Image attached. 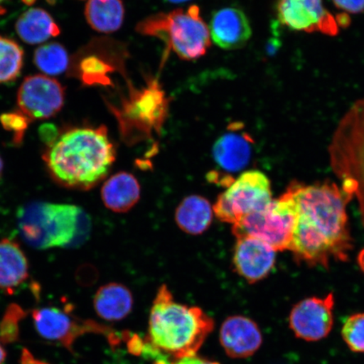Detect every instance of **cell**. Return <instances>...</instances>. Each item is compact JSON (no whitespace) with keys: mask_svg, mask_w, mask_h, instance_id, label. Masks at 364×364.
<instances>
[{"mask_svg":"<svg viewBox=\"0 0 364 364\" xmlns=\"http://www.w3.org/2000/svg\"><path fill=\"white\" fill-rule=\"evenodd\" d=\"M29 277V263L15 241L0 240V289L12 294Z\"/></svg>","mask_w":364,"mask_h":364,"instance_id":"cell-17","label":"cell"},{"mask_svg":"<svg viewBox=\"0 0 364 364\" xmlns=\"http://www.w3.org/2000/svg\"><path fill=\"white\" fill-rule=\"evenodd\" d=\"M34 63L41 72L48 75H58L67 70L70 58L67 50L58 43L41 46L34 53Z\"/></svg>","mask_w":364,"mask_h":364,"instance_id":"cell-23","label":"cell"},{"mask_svg":"<svg viewBox=\"0 0 364 364\" xmlns=\"http://www.w3.org/2000/svg\"><path fill=\"white\" fill-rule=\"evenodd\" d=\"M16 31L23 42L31 45L43 43L61 33L50 14L40 8L23 13L16 21Z\"/></svg>","mask_w":364,"mask_h":364,"instance_id":"cell-21","label":"cell"},{"mask_svg":"<svg viewBox=\"0 0 364 364\" xmlns=\"http://www.w3.org/2000/svg\"><path fill=\"white\" fill-rule=\"evenodd\" d=\"M213 208L207 198L192 195L185 198L176 210V222L182 231L192 235L204 233L210 227Z\"/></svg>","mask_w":364,"mask_h":364,"instance_id":"cell-20","label":"cell"},{"mask_svg":"<svg viewBox=\"0 0 364 364\" xmlns=\"http://www.w3.org/2000/svg\"><path fill=\"white\" fill-rule=\"evenodd\" d=\"M277 17L290 30L329 36L338 34L345 22L327 11L322 0H279Z\"/></svg>","mask_w":364,"mask_h":364,"instance_id":"cell-10","label":"cell"},{"mask_svg":"<svg viewBox=\"0 0 364 364\" xmlns=\"http://www.w3.org/2000/svg\"><path fill=\"white\" fill-rule=\"evenodd\" d=\"M209 31L213 42L225 50L242 48L252 35L247 16L234 7L223 8L213 13Z\"/></svg>","mask_w":364,"mask_h":364,"instance_id":"cell-16","label":"cell"},{"mask_svg":"<svg viewBox=\"0 0 364 364\" xmlns=\"http://www.w3.org/2000/svg\"><path fill=\"white\" fill-rule=\"evenodd\" d=\"M166 1L172 3V4H181V3H184V2L188 1V0H166Z\"/></svg>","mask_w":364,"mask_h":364,"instance_id":"cell-38","label":"cell"},{"mask_svg":"<svg viewBox=\"0 0 364 364\" xmlns=\"http://www.w3.org/2000/svg\"><path fill=\"white\" fill-rule=\"evenodd\" d=\"M358 262L359 267L364 272V249L361 250L358 257Z\"/></svg>","mask_w":364,"mask_h":364,"instance_id":"cell-34","label":"cell"},{"mask_svg":"<svg viewBox=\"0 0 364 364\" xmlns=\"http://www.w3.org/2000/svg\"><path fill=\"white\" fill-rule=\"evenodd\" d=\"M124 110L117 114L121 134L127 144H135L150 138L153 132L161 130L166 117L168 102L157 82L131 94Z\"/></svg>","mask_w":364,"mask_h":364,"instance_id":"cell-8","label":"cell"},{"mask_svg":"<svg viewBox=\"0 0 364 364\" xmlns=\"http://www.w3.org/2000/svg\"><path fill=\"white\" fill-rule=\"evenodd\" d=\"M97 315L107 321L124 320L132 311L134 297L124 284L111 283L101 287L94 297Z\"/></svg>","mask_w":364,"mask_h":364,"instance_id":"cell-19","label":"cell"},{"mask_svg":"<svg viewBox=\"0 0 364 364\" xmlns=\"http://www.w3.org/2000/svg\"><path fill=\"white\" fill-rule=\"evenodd\" d=\"M27 315L25 309L19 304H11L6 309L0 321V343L2 344H13L19 341L21 322Z\"/></svg>","mask_w":364,"mask_h":364,"instance_id":"cell-25","label":"cell"},{"mask_svg":"<svg viewBox=\"0 0 364 364\" xmlns=\"http://www.w3.org/2000/svg\"><path fill=\"white\" fill-rule=\"evenodd\" d=\"M23 240L38 250L78 248L90 237L91 220L80 207L70 204L34 202L17 212Z\"/></svg>","mask_w":364,"mask_h":364,"instance_id":"cell-4","label":"cell"},{"mask_svg":"<svg viewBox=\"0 0 364 364\" xmlns=\"http://www.w3.org/2000/svg\"><path fill=\"white\" fill-rule=\"evenodd\" d=\"M223 349L231 358L252 357L262 344V334L256 322L247 316H233L223 322L220 330Z\"/></svg>","mask_w":364,"mask_h":364,"instance_id":"cell-14","label":"cell"},{"mask_svg":"<svg viewBox=\"0 0 364 364\" xmlns=\"http://www.w3.org/2000/svg\"><path fill=\"white\" fill-rule=\"evenodd\" d=\"M233 255L235 270L250 284L270 274L276 262V250L264 241L249 235L236 236Z\"/></svg>","mask_w":364,"mask_h":364,"instance_id":"cell-13","label":"cell"},{"mask_svg":"<svg viewBox=\"0 0 364 364\" xmlns=\"http://www.w3.org/2000/svg\"><path fill=\"white\" fill-rule=\"evenodd\" d=\"M4 1H6V0H0V16L4 15L6 12V8L3 6Z\"/></svg>","mask_w":364,"mask_h":364,"instance_id":"cell-35","label":"cell"},{"mask_svg":"<svg viewBox=\"0 0 364 364\" xmlns=\"http://www.w3.org/2000/svg\"><path fill=\"white\" fill-rule=\"evenodd\" d=\"M236 122L229 131L218 139L213 148L217 165L227 173L238 172L247 167L252 156L254 141Z\"/></svg>","mask_w":364,"mask_h":364,"instance_id":"cell-15","label":"cell"},{"mask_svg":"<svg viewBox=\"0 0 364 364\" xmlns=\"http://www.w3.org/2000/svg\"><path fill=\"white\" fill-rule=\"evenodd\" d=\"M65 97V88L58 80L47 75H30L18 90L17 105L31 121L45 120L62 110Z\"/></svg>","mask_w":364,"mask_h":364,"instance_id":"cell-11","label":"cell"},{"mask_svg":"<svg viewBox=\"0 0 364 364\" xmlns=\"http://www.w3.org/2000/svg\"><path fill=\"white\" fill-rule=\"evenodd\" d=\"M85 15L88 24L98 33H115L124 23V3L122 0H89Z\"/></svg>","mask_w":364,"mask_h":364,"instance_id":"cell-22","label":"cell"},{"mask_svg":"<svg viewBox=\"0 0 364 364\" xmlns=\"http://www.w3.org/2000/svg\"><path fill=\"white\" fill-rule=\"evenodd\" d=\"M116 148L105 126L73 127L47 145L43 159L50 177L68 189L88 191L110 172Z\"/></svg>","mask_w":364,"mask_h":364,"instance_id":"cell-2","label":"cell"},{"mask_svg":"<svg viewBox=\"0 0 364 364\" xmlns=\"http://www.w3.org/2000/svg\"><path fill=\"white\" fill-rule=\"evenodd\" d=\"M110 66L97 57H86L80 63L81 80L85 85L106 84Z\"/></svg>","mask_w":364,"mask_h":364,"instance_id":"cell-27","label":"cell"},{"mask_svg":"<svg viewBox=\"0 0 364 364\" xmlns=\"http://www.w3.org/2000/svg\"><path fill=\"white\" fill-rule=\"evenodd\" d=\"M36 1V0H22V2L27 6H33Z\"/></svg>","mask_w":364,"mask_h":364,"instance_id":"cell-36","label":"cell"},{"mask_svg":"<svg viewBox=\"0 0 364 364\" xmlns=\"http://www.w3.org/2000/svg\"><path fill=\"white\" fill-rule=\"evenodd\" d=\"M136 31L161 39L168 50L183 60L203 56L211 46L210 31L198 6L150 16L139 23Z\"/></svg>","mask_w":364,"mask_h":364,"instance_id":"cell-5","label":"cell"},{"mask_svg":"<svg viewBox=\"0 0 364 364\" xmlns=\"http://www.w3.org/2000/svg\"><path fill=\"white\" fill-rule=\"evenodd\" d=\"M172 364H220L209 359L201 358L195 355V356L186 357L176 360Z\"/></svg>","mask_w":364,"mask_h":364,"instance_id":"cell-31","label":"cell"},{"mask_svg":"<svg viewBox=\"0 0 364 364\" xmlns=\"http://www.w3.org/2000/svg\"><path fill=\"white\" fill-rule=\"evenodd\" d=\"M6 349L4 348L2 343H0V364H4L6 359Z\"/></svg>","mask_w":364,"mask_h":364,"instance_id":"cell-33","label":"cell"},{"mask_svg":"<svg viewBox=\"0 0 364 364\" xmlns=\"http://www.w3.org/2000/svg\"><path fill=\"white\" fill-rule=\"evenodd\" d=\"M140 185L131 173L121 171L109 178L102 186V199L108 209L126 213L133 208L140 198Z\"/></svg>","mask_w":364,"mask_h":364,"instance_id":"cell-18","label":"cell"},{"mask_svg":"<svg viewBox=\"0 0 364 364\" xmlns=\"http://www.w3.org/2000/svg\"><path fill=\"white\" fill-rule=\"evenodd\" d=\"M31 122L30 118L21 111L6 112L0 115V124L4 130L13 134L12 142L17 146L22 144Z\"/></svg>","mask_w":364,"mask_h":364,"instance_id":"cell-28","label":"cell"},{"mask_svg":"<svg viewBox=\"0 0 364 364\" xmlns=\"http://www.w3.org/2000/svg\"><path fill=\"white\" fill-rule=\"evenodd\" d=\"M298 209L288 188L279 198L272 199L262 210L232 227L234 235H249L268 244L276 252L290 250L298 222Z\"/></svg>","mask_w":364,"mask_h":364,"instance_id":"cell-6","label":"cell"},{"mask_svg":"<svg viewBox=\"0 0 364 364\" xmlns=\"http://www.w3.org/2000/svg\"><path fill=\"white\" fill-rule=\"evenodd\" d=\"M289 189L298 209L290 250L299 262L328 267L331 259L348 260L352 249L347 205L352 193L331 182L306 186L294 182Z\"/></svg>","mask_w":364,"mask_h":364,"instance_id":"cell-1","label":"cell"},{"mask_svg":"<svg viewBox=\"0 0 364 364\" xmlns=\"http://www.w3.org/2000/svg\"><path fill=\"white\" fill-rule=\"evenodd\" d=\"M21 364H50L47 362L41 360L33 356L28 349L24 348L22 350L21 355Z\"/></svg>","mask_w":364,"mask_h":364,"instance_id":"cell-32","label":"cell"},{"mask_svg":"<svg viewBox=\"0 0 364 364\" xmlns=\"http://www.w3.org/2000/svg\"><path fill=\"white\" fill-rule=\"evenodd\" d=\"M341 335L351 351L364 353V313L349 316L344 323Z\"/></svg>","mask_w":364,"mask_h":364,"instance_id":"cell-26","label":"cell"},{"mask_svg":"<svg viewBox=\"0 0 364 364\" xmlns=\"http://www.w3.org/2000/svg\"><path fill=\"white\" fill-rule=\"evenodd\" d=\"M272 196L271 181L264 173L245 171L218 196L213 213L220 221L236 225L268 206Z\"/></svg>","mask_w":364,"mask_h":364,"instance_id":"cell-7","label":"cell"},{"mask_svg":"<svg viewBox=\"0 0 364 364\" xmlns=\"http://www.w3.org/2000/svg\"><path fill=\"white\" fill-rule=\"evenodd\" d=\"M336 8L346 13L357 14L364 13V0H331Z\"/></svg>","mask_w":364,"mask_h":364,"instance_id":"cell-29","label":"cell"},{"mask_svg":"<svg viewBox=\"0 0 364 364\" xmlns=\"http://www.w3.org/2000/svg\"><path fill=\"white\" fill-rule=\"evenodd\" d=\"M59 132L55 125L51 124H44L40 127L39 135L46 146L52 144L58 138Z\"/></svg>","mask_w":364,"mask_h":364,"instance_id":"cell-30","label":"cell"},{"mask_svg":"<svg viewBox=\"0 0 364 364\" xmlns=\"http://www.w3.org/2000/svg\"><path fill=\"white\" fill-rule=\"evenodd\" d=\"M35 329L43 338L55 341L74 353V344L80 336L87 333L102 334L109 343L117 345L120 338L106 326L92 321H81L72 316L68 309L57 307L35 309L31 311Z\"/></svg>","mask_w":364,"mask_h":364,"instance_id":"cell-9","label":"cell"},{"mask_svg":"<svg viewBox=\"0 0 364 364\" xmlns=\"http://www.w3.org/2000/svg\"><path fill=\"white\" fill-rule=\"evenodd\" d=\"M4 171V162L1 157H0V179H1Z\"/></svg>","mask_w":364,"mask_h":364,"instance_id":"cell-37","label":"cell"},{"mask_svg":"<svg viewBox=\"0 0 364 364\" xmlns=\"http://www.w3.org/2000/svg\"><path fill=\"white\" fill-rule=\"evenodd\" d=\"M24 51L19 44L0 36V84H8L20 76Z\"/></svg>","mask_w":364,"mask_h":364,"instance_id":"cell-24","label":"cell"},{"mask_svg":"<svg viewBox=\"0 0 364 364\" xmlns=\"http://www.w3.org/2000/svg\"><path fill=\"white\" fill-rule=\"evenodd\" d=\"M334 295L312 297L295 304L289 316V326L298 338L316 341L326 338L333 327Z\"/></svg>","mask_w":364,"mask_h":364,"instance_id":"cell-12","label":"cell"},{"mask_svg":"<svg viewBox=\"0 0 364 364\" xmlns=\"http://www.w3.org/2000/svg\"><path fill=\"white\" fill-rule=\"evenodd\" d=\"M215 329L201 308L176 302L166 284L159 287L150 311L147 343L173 363L195 356Z\"/></svg>","mask_w":364,"mask_h":364,"instance_id":"cell-3","label":"cell"}]
</instances>
